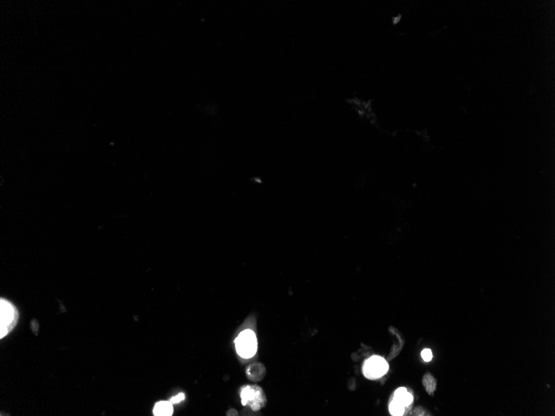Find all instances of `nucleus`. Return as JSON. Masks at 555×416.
Here are the masks:
<instances>
[{
    "instance_id": "obj_9",
    "label": "nucleus",
    "mask_w": 555,
    "mask_h": 416,
    "mask_svg": "<svg viewBox=\"0 0 555 416\" xmlns=\"http://www.w3.org/2000/svg\"><path fill=\"white\" fill-rule=\"evenodd\" d=\"M421 357L425 362H430V360L433 359V353L430 349H424L421 351Z\"/></svg>"
},
{
    "instance_id": "obj_4",
    "label": "nucleus",
    "mask_w": 555,
    "mask_h": 416,
    "mask_svg": "<svg viewBox=\"0 0 555 416\" xmlns=\"http://www.w3.org/2000/svg\"><path fill=\"white\" fill-rule=\"evenodd\" d=\"M388 370L389 365L383 357L373 356L365 361L362 372L369 380H377L386 375Z\"/></svg>"
},
{
    "instance_id": "obj_3",
    "label": "nucleus",
    "mask_w": 555,
    "mask_h": 416,
    "mask_svg": "<svg viewBox=\"0 0 555 416\" xmlns=\"http://www.w3.org/2000/svg\"><path fill=\"white\" fill-rule=\"evenodd\" d=\"M237 353L245 359H250L257 353V337L254 331L244 330L239 333L235 340Z\"/></svg>"
},
{
    "instance_id": "obj_6",
    "label": "nucleus",
    "mask_w": 555,
    "mask_h": 416,
    "mask_svg": "<svg viewBox=\"0 0 555 416\" xmlns=\"http://www.w3.org/2000/svg\"><path fill=\"white\" fill-rule=\"evenodd\" d=\"M245 373L251 381H261L266 375V368L260 362H254L246 367Z\"/></svg>"
},
{
    "instance_id": "obj_8",
    "label": "nucleus",
    "mask_w": 555,
    "mask_h": 416,
    "mask_svg": "<svg viewBox=\"0 0 555 416\" xmlns=\"http://www.w3.org/2000/svg\"><path fill=\"white\" fill-rule=\"evenodd\" d=\"M422 383H423V386L428 393L430 394V395L433 394L435 390H436V380L430 374H426L424 376Z\"/></svg>"
},
{
    "instance_id": "obj_7",
    "label": "nucleus",
    "mask_w": 555,
    "mask_h": 416,
    "mask_svg": "<svg viewBox=\"0 0 555 416\" xmlns=\"http://www.w3.org/2000/svg\"><path fill=\"white\" fill-rule=\"evenodd\" d=\"M156 416H171L173 414V404L171 401H160L153 409Z\"/></svg>"
},
{
    "instance_id": "obj_2",
    "label": "nucleus",
    "mask_w": 555,
    "mask_h": 416,
    "mask_svg": "<svg viewBox=\"0 0 555 416\" xmlns=\"http://www.w3.org/2000/svg\"><path fill=\"white\" fill-rule=\"evenodd\" d=\"M242 405L249 406L253 411H259L267 404L266 396L261 387L256 385H248L242 387L240 391Z\"/></svg>"
},
{
    "instance_id": "obj_5",
    "label": "nucleus",
    "mask_w": 555,
    "mask_h": 416,
    "mask_svg": "<svg viewBox=\"0 0 555 416\" xmlns=\"http://www.w3.org/2000/svg\"><path fill=\"white\" fill-rule=\"evenodd\" d=\"M413 402V396L404 387H400L393 394L389 405L390 413L392 415H403L410 409Z\"/></svg>"
},
{
    "instance_id": "obj_10",
    "label": "nucleus",
    "mask_w": 555,
    "mask_h": 416,
    "mask_svg": "<svg viewBox=\"0 0 555 416\" xmlns=\"http://www.w3.org/2000/svg\"><path fill=\"white\" fill-rule=\"evenodd\" d=\"M184 398H186V396H184V394L180 393L178 394L177 396L172 397L170 401H171L172 404H177V403L181 402L182 400H184Z\"/></svg>"
},
{
    "instance_id": "obj_11",
    "label": "nucleus",
    "mask_w": 555,
    "mask_h": 416,
    "mask_svg": "<svg viewBox=\"0 0 555 416\" xmlns=\"http://www.w3.org/2000/svg\"><path fill=\"white\" fill-rule=\"evenodd\" d=\"M226 415H227V416H230V415L237 416V415H238V411H237L236 409H229V410H228L227 412H226Z\"/></svg>"
},
{
    "instance_id": "obj_1",
    "label": "nucleus",
    "mask_w": 555,
    "mask_h": 416,
    "mask_svg": "<svg viewBox=\"0 0 555 416\" xmlns=\"http://www.w3.org/2000/svg\"><path fill=\"white\" fill-rule=\"evenodd\" d=\"M16 307L6 299L0 300V338L6 337L12 332L18 320Z\"/></svg>"
}]
</instances>
